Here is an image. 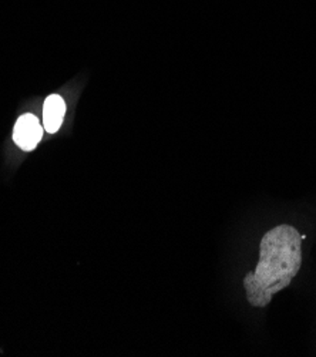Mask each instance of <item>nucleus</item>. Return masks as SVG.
<instances>
[{
    "mask_svg": "<svg viewBox=\"0 0 316 357\" xmlns=\"http://www.w3.org/2000/svg\"><path fill=\"white\" fill-rule=\"evenodd\" d=\"M303 239L291 225H278L262 236L258 265L243 278L250 305L265 307L275 294L289 287L302 265Z\"/></svg>",
    "mask_w": 316,
    "mask_h": 357,
    "instance_id": "obj_1",
    "label": "nucleus"
},
{
    "mask_svg": "<svg viewBox=\"0 0 316 357\" xmlns=\"http://www.w3.org/2000/svg\"><path fill=\"white\" fill-rule=\"evenodd\" d=\"M42 137H43V126L39 123L36 117L33 114H24L19 117L15 126L13 139L22 150L24 151L34 150L39 144Z\"/></svg>",
    "mask_w": 316,
    "mask_h": 357,
    "instance_id": "obj_2",
    "label": "nucleus"
},
{
    "mask_svg": "<svg viewBox=\"0 0 316 357\" xmlns=\"http://www.w3.org/2000/svg\"><path fill=\"white\" fill-rule=\"evenodd\" d=\"M66 114V102L57 96L52 94L46 98L43 105V128L45 131L54 134L61 127Z\"/></svg>",
    "mask_w": 316,
    "mask_h": 357,
    "instance_id": "obj_3",
    "label": "nucleus"
}]
</instances>
